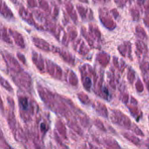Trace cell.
<instances>
[{
    "instance_id": "cell-9",
    "label": "cell",
    "mask_w": 149,
    "mask_h": 149,
    "mask_svg": "<svg viewBox=\"0 0 149 149\" xmlns=\"http://www.w3.org/2000/svg\"><path fill=\"white\" fill-rule=\"evenodd\" d=\"M100 97H101L102 99H105L107 101H110L111 100L112 95H111L109 90L107 89V87L105 86H103V87H102V89L100 91Z\"/></svg>"
},
{
    "instance_id": "cell-2",
    "label": "cell",
    "mask_w": 149,
    "mask_h": 149,
    "mask_svg": "<svg viewBox=\"0 0 149 149\" xmlns=\"http://www.w3.org/2000/svg\"><path fill=\"white\" fill-rule=\"evenodd\" d=\"M111 120H112L113 123H114L119 127H122L126 129H132L133 124L131 122L130 119L119 110L114 109L112 111Z\"/></svg>"
},
{
    "instance_id": "cell-19",
    "label": "cell",
    "mask_w": 149,
    "mask_h": 149,
    "mask_svg": "<svg viewBox=\"0 0 149 149\" xmlns=\"http://www.w3.org/2000/svg\"><path fill=\"white\" fill-rule=\"evenodd\" d=\"M1 149H5V148H4V146H1ZM8 149H11V146H8Z\"/></svg>"
},
{
    "instance_id": "cell-21",
    "label": "cell",
    "mask_w": 149,
    "mask_h": 149,
    "mask_svg": "<svg viewBox=\"0 0 149 149\" xmlns=\"http://www.w3.org/2000/svg\"><path fill=\"white\" fill-rule=\"evenodd\" d=\"M148 120H149V115H148Z\"/></svg>"
},
{
    "instance_id": "cell-3",
    "label": "cell",
    "mask_w": 149,
    "mask_h": 149,
    "mask_svg": "<svg viewBox=\"0 0 149 149\" xmlns=\"http://www.w3.org/2000/svg\"><path fill=\"white\" fill-rule=\"evenodd\" d=\"M127 107L131 113V114L135 118L136 120H140V119L142 117V113L139 108V104L136 99L131 97L130 98V104H127Z\"/></svg>"
},
{
    "instance_id": "cell-11",
    "label": "cell",
    "mask_w": 149,
    "mask_h": 149,
    "mask_svg": "<svg viewBox=\"0 0 149 149\" xmlns=\"http://www.w3.org/2000/svg\"><path fill=\"white\" fill-rule=\"evenodd\" d=\"M78 99L80 100V102L84 105H88L90 104V99L86 93L84 92H78Z\"/></svg>"
},
{
    "instance_id": "cell-15",
    "label": "cell",
    "mask_w": 149,
    "mask_h": 149,
    "mask_svg": "<svg viewBox=\"0 0 149 149\" xmlns=\"http://www.w3.org/2000/svg\"><path fill=\"white\" fill-rule=\"evenodd\" d=\"M132 130L133 131L134 133H136L137 135H140V136H144V133L139 128V127L135 124H133V127H132Z\"/></svg>"
},
{
    "instance_id": "cell-16",
    "label": "cell",
    "mask_w": 149,
    "mask_h": 149,
    "mask_svg": "<svg viewBox=\"0 0 149 149\" xmlns=\"http://www.w3.org/2000/svg\"><path fill=\"white\" fill-rule=\"evenodd\" d=\"M1 84H2V86H3L8 92H13V90H12L11 85H10L8 82H6V81L5 80V78H1Z\"/></svg>"
},
{
    "instance_id": "cell-14",
    "label": "cell",
    "mask_w": 149,
    "mask_h": 149,
    "mask_svg": "<svg viewBox=\"0 0 149 149\" xmlns=\"http://www.w3.org/2000/svg\"><path fill=\"white\" fill-rule=\"evenodd\" d=\"M54 135H55V136H54V137H55V140H56V141H57V143H58V145L59 146V148L60 149H68V147H67L62 141H61V140H60V138L59 137V135L55 133V134H54Z\"/></svg>"
},
{
    "instance_id": "cell-17",
    "label": "cell",
    "mask_w": 149,
    "mask_h": 149,
    "mask_svg": "<svg viewBox=\"0 0 149 149\" xmlns=\"http://www.w3.org/2000/svg\"><path fill=\"white\" fill-rule=\"evenodd\" d=\"M136 91H137L139 93H141V92H143V91H144L143 86H142V84H141V82H140V80H138L137 83H136Z\"/></svg>"
},
{
    "instance_id": "cell-7",
    "label": "cell",
    "mask_w": 149,
    "mask_h": 149,
    "mask_svg": "<svg viewBox=\"0 0 149 149\" xmlns=\"http://www.w3.org/2000/svg\"><path fill=\"white\" fill-rule=\"evenodd\" d=\"M122 135H123V137L124 138H126L127 140H129V141H131L133 144H134L135 146H141V140L136 136V135H133V134H132V133H122Z\"/></svg>"
},
{
    "instance_id": "cell-13",
    "label": "cell",
    "mask_w": 149,
    "mask_h": 149,
    "mask_svg": "<svg viewBox=\"0 0 149 149\" xmlns=\"http://www.w3.org/2000/svg\"><path fill=\"white\" fill-rule=\"evenodd\" d=\"M121 101H122L124 104L127 105L128 104V101H129V95H128V93H127L126 92H124V90L121 91Z\"/></svg>"
},
{
    "instance_id": "cell-18",
    "label": "cell",
    "mask_w": 149,
    "mask_h": 149,
    "mask_svg": "<svg viewBox=\"0 0 149 149\" xmlns=\"http://www.w3.org/2000/svg\"><path fill=\"white\" fill-rule=\"evenodd\" d=\"M83 149H98L96 146H94L93 145H92V144H86L85 146H84V148Z\"/></svg>"
},
{
    "instance_id": "cell-20",
    "label": "cell",
    "mask_w": 149,
    "mask_h": 149,
    "mask_svg": "<svg viewBox=\"0 0 149 149\" xmlns=\"http://www.w3.org/2000/svg\"><path fill=\"white\" fill-rule=\"evenodd\" d=\"M36 148H37V149H42V148H40L39 146H36Z\"/></svg>"
},
{
    "instance_id": "cell-8",
    "label": "cell",
    "mask_w": 149,
    "mask_h": 149,
    "mask_svg": "<svg viewBox=\"0 0 149 149\" xmlns=\"http://www.w3.org/2000/svg\"><path fill=\"white\" fill-rule=\"evenodd\" d=\"M56 128L58 130V132L60 133L61 137L65 140L67 139V133H66V128L65 124L62 122L60 119H58L57 122H56Z\"/></svg>"
},
{
    "instance_id": "cell-5",
    "label": "cell",
    "mask_w": 149,
    "mask_h": 149,
    "mask_svg": "<svg viewBox=\"0 0 149 149\" xmlns=\"http://www.w3.org/2000/svg\"><path fill=\"white\" fill-rule=\"evenodd\" d=\"M38 123V131L41 134V137L43 138L45 135L46 134V133L48 132L49 128H50V124L47 122L46 120H45L44 119H42L41 117H39L37 119Z\"/></svg>"
},
{
    "instance_id": "cell-12",
    "label": "cell",
    "mask_w": 149,
    "mask_h": 149,
    "mask_svg": "<svg viewBox=\"0 0 149 149\" xmlns=\"http://www.w3.org/2000/svg\"><path fill=\"white\" fill-rule=\"evenodd\" d=\"M94 125H95L100 130H101V131H103V132H105L106 131V129H105V125L103 124V122L100 120V119H94Z\"/></svg>"
},
{
    "instance_id": "cell-4",
    "label": "cell",
    "mask_w": 149,
    "mask_h": 149,
    "mask_svg": "<svg viewBox=\"0 0 149 149\" xmlns=\"http://www.w3.org/2000/svg\"><path fill=\"white\" fill-rule=\"evenodd\" d=\"M92 107L93 109L95 110V112L100 114V116L104 117V118H108V110L106 106L100 101H93L92 103Z\"/></svg>"
},
{
    "instance_id": "cell-10",
    "label": "cell",
    "mask_w": 149,
    "mask_h": 149,
    "mask_svg": "<svg viewBox=\"0 0 149 149\" xmlns=\"http://www.w3.org/2000/svg\"><path fill=\"white\" fill-rule=\"evenodd\" d=\"M82 83H83V86H84L85 89L87 92H90L91 91V88H92V78L89 76H83V78H82Z\"/></svg>"
},
{
    "instance_id": "cell-1",
    "label": "cell",
    "mask_w": 149,
    "mask_h": 149,
    "mask_svg": "<svg viewBox=\"0 0 149 149\" xmlns=\"http://www.w3.org/2000/svg\"><path fill=\"white\" fill-rule=\"evenodd\" d=\"M20 117L24 122H30L32 116L36 114L38 111V106L35 100L29 98L24 93H19L18 95Z\"/></svg>"
},
{
    "instance_id": "cell-6",
    "label": "cell",
    "mask_w": 149,
    "mask_h": 149,
    "mask_svg": "<svg viewBox=\"0 0 149 149\" xmlns=\"http://www.w3.org/2000/svg\"><path fill=\"white\" fill-rule=\"evenodd\" d=\"M103 144L106 147V149H121L117 141L111 138H105L103 139Z\"/></svg>"
}]
</instances>
